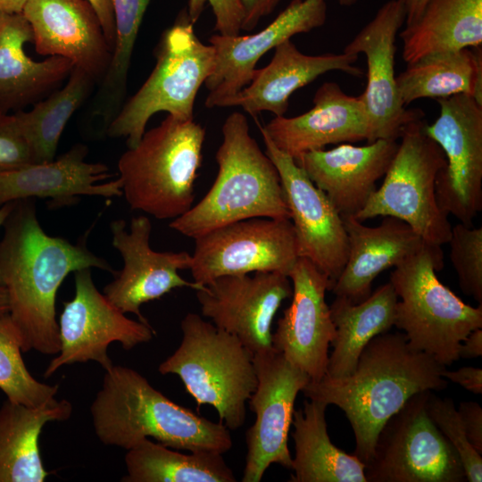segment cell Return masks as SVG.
Instances as JSON below:
<instances>
[{"instance_id": "cell-44", "label": "cell", "mask_w": 482, "mask_h": 482, "mask_svg": "<svg viewBox=\"0 0 482 482\" xmlns=\"http://www.w3.org/2000/svg\"><path fill=\"white\" fill-rule=\"evenodd\" d=\"M94 7L102 25L104 36L114 47L115 43V24L112 8V0H87Z\"/></svg>"}, {"instance_id": "cell-14", "label": "cell", "mask_w": 482, "mask_h": 482, "mask_svg": "<svg viewBox=\"0 0 482 482\" xmlns=\"http://www.w3.org/2000/svg\"><path fill=\"white\" fill-rule=\"evenodd\" d=\"M253 361L257 386L248 401L255 420L245 434L243 482L261 481L272 464L291 469L287 443L295 402L311 380L273 348L254 353Z\"/></svg>"}, {"instance_id": "cell-43", "label": "cell", "mask_w": 482, "mask_h": 482, "mask_svg": "<svg viewBox=\"0 0 482 482\" xmlns=\"http://www.w3.org/2000/svg\"><path fill=\"white\" fill-rule=\"evenodd\" d=\"M442 376L456 383L466 390L476 394H482V369L475 367H462L457 370H443Z\"/></svg>"}, {"instance_id": "cell-22", "label": "cell", "mask_w": 482, "mask_h": 482, "mask_svg": "<svg viewBox=\"0 0 482 482\" xmlns=\"http://www.w3.org/2000/svg\"><path fill=\"white\" fill-rule=\"evenodd\" d=\"M312 102L303 114L275 117L262 126L279 150L297 160L328 145L368 141L370 124L361 96H349L329 81L317 89Z\"/></svg>"}, {"instance_id": "cell-8", "label": "cell", "mask_w": 482, "mask_h": 482, "mask_svg": "<svg viewBox=\"0 0 482 482\" xmlns=\"http://www.w3.org/2000/svg\"><path fill=\"white\" fill-rule=\"evenodd\" d=\"M154 54L151 74L106 128L109 137H127L129 148L138 144L148 120L159 112L193 120L196 95L214 66V49L196 37L187 11L162 33Z\"/></svg>"}, {"instance_id": "cell-16", "label": "cell", "mask_w": 482, "mask_h": 482, "mask_svg": "<svg viewBox=\"0 0 482 482\" xmlns=\"http://www.w3.org/2000/svg\"><path fill=\"white\" fill-rule=\"evenodd\" d=\"M405 19L404 0H389L343 51L356 55L363 53L367 59V86L361 97L370 124L368 143L397 140L407 124L424 116L422 110L406 109L396 84L395 39Z\"/></svg>"}, {"instance_id": "cell-34", "label": "cell", "mask_w": 482, "mask_h": 482, "mask_svg": "<svg viewBox=\"0 0 482 482\" xmlns=\"http://www.w3.org/2000/svg\"><path fill=\"white\" fill-rule=\"evenodd\" d=\"M96 82L86 71L74 67L62 88L33 104L29 111L13 112L34 163L54 159L66 124L89 96Z\"/></svg>"}, {"instance_id": "cell-13", "label": "cell", "mask_w": 482, "mask_h": 482, "mask_svg": "<svg viewBox=\"0 0 482 482\" xmlns=\"http://www.w3.org/2000/svg\"><path fill=\"white\" fill-rule=\"evenodd\" d=\"M73 273L74 296L64 302L58 321L60 350L46 367L45 378L64 365L88 361L107 370L113 365L107 353L112 343L129 351L155 335L150 324L129 319L96 288L91 268Z\"/></svg>"}, {"instance_id": "cell-33", "label": "cell", "mask_w": 482, "mask_h": 482, "mask_svg": "<svg viewBox=\"0 0 482 482\" xmlns=\"http://www.w3.org/2000/svg\"><path fill=\"white\" fill-rule=\"evenodd\" d=\"M186 454L145 438L127 450L123 482H235L222 453L211 451Z\"/></svg>"}, {"instance_id": "cell-40", "label": "cell", "mask_w": 482, "mask_h": 482, "mask_svg": "<svg viewBox=\"0 0 482 482\" xmlns=\"http://www.w3.org/2000/svg\"><path fill=\"white\" fill-rule=\"evenodd\" d=\"M209 4L215 18V30L223 36H237L242 30L243 8L240 0H188L187 14L195 24Z\"/></svg>"}, {"instance_id": "cell-30", "label": "cell", "mask_w": 482, "mask_h": 482, "mask_svg": "<svg viewBox=\"0 0 482 482\" xmlns=\"http://www.w3.org/2000/svg\"><path fill=\"white\" fill-rule=\"evenodd\" d=\"M327 406L322 402L305 400L303 409L294 411L295 457L290 481L367 482L365 464L331 442L325 419Z\"/></svg>"}, {"instance_id": "cell-20", "label": "cell", "mask_w": 482, "mask_h": 482, "mask_svg": "<svg viewBox=\"0 0 482 482\" xmlns=\"http://www.w3.org/2000/svg\"><path fill=\"white\" fill-rule=\"evenodd\" d=\"M327 19L326 0H292L263 29L241 36L212 35L214 66L204 82L207 108L222 107L229 98L246 87L258 61L270 49L297 34L321 27Z\"/></svg>"}, {"instance_id": "cell-25", "label": "cell", "mask_w": 482, "mask_h": 482, "mask_svg": "<svg viewBox=\"0 0 482 482\" xmlns=\"http://www.w3.org/2000/svg\"><path fill=\"white\" fill-rule=\"evenodd\" d=\"M357 60L358 55L345 52L305 54L291 39L286 40L274 48L270 63L262 69H255L251 82L225 101L222 107L238 106L252 116L262 112H270L276 117L284 116L293 93L322 74L339 71L361 77L362 71L354 65Z\"/></svg>"}, {"instance_id": "cell-24", "label": "cell", "mask_w": 482, "mask_h": 482, "mask_svg": "<svg viewBox=\"0 0 482 482\" xmlns=\"http://www.w3.org/2000/svg\"><path fill=\"white\" fill-rule=\"evenodd\" d=\"M88 149L77 144L57 160L30 163L0 173V207L21 199L49 198L54 204H68L79 195L113 197L122 195L118 178L100 162H87Z\"/></svg>"}, {"instance_id": "cell-15", "label": "cell", "mask_w": 482, "mask_h": 482, "mask_svg": "<svg viewBox=\"0 0 482 482\" xmlns=\"http://www.w3.org/2000/svg\"><path fill=\"white\" fill-rule=\"evenodd\" d=\"M266 154L276 166L293 223L299 257L311 261L331 282L347 258L348 240L343 218L327 195L295 161L279 150L259 125Z\"/></svg>"}, {"instance_id": "cell-26", "label": "cell", "mask_w": 482, "mask_h": 482, "mask_svg": "<svg viewBox=\"0 0 482 482\" xmlns=\"http://www.w3.org/2000/svg\"><path fill=\"white\" fill-rule=\"evenodd\" d=\"M342 218L348 253L330 291L354 303L370 296L371 285L381 272L399 265L426 244L406 222L395 217L385 216L376 227L365 226L353 215Z\"/></svg>"}, {"instance_id": "cell-19", "label": "cell", "mask_w": 482, "mask_h": 482, "mask_svg": "<svg viewBox=\"0 0 482 482\" xmlns=\"http://www.w3.org/2000/svg\"><path fill=\"white\" fill-rule=\"evenodd\" d=\"M292 301L272 333V347L311 381L327 371L328 347L335 337L329 306L325 300L331 282L311 261L299 257L288 274Z\"/></svg>"}, {"instance_id": "cell-50", "label": "cell", "mask_w": 482, "mask_h": 482, "mask_svg": "<svg viewBox=\"0 0 482 482\" xmlns=\"http://www.w3.org/2000/svg\"><path fill=\"white\" fill-rule=\"evenodd\" d=\"M339 4L342 6H351L353 5L357 0H337Z\"/></svg>"}, {"instance_id": "cell-9", "label": "cell", "mask_w": 482, "mask_h": 482, "mask_svg": "<svg viewBox=\"0 0 482 482\" xmlns=\"http://www.w3.org/2000/svg\"><path fill=\"white\" fill-rule=\"evenodd\" d=\"M423 118L405 126L381 186L353 217L391 216L406 222L424 242L447 244L452 225L436 196V178L446 164L441 147L425 132Z\"/></svg>"}, {"instance_id": "cell-17", "label": "cell", "mask_w": 482, "mask_h": 482, "mask_svg": "<svg viewBox=\"0 0 482 482\" xmlns=\"http://www.w3.org/2000/svg\"><path fill=\"white\" fill-rule=\"evenodd\" d=\"M110 229L112 245L120 252L123 267L113 274L114 279L105 286L104 294L123 313H133L139 321L149 324L140 311L143 303L160 299L177 287L204 288L179 274L180 270H189L190 253L152 249V224L146 216L133 217L129 229L125 220H115Z\"/></svg>"}, {"instance_id": "cell-41", "label": "cell", "mask_w": 482, "mask_h": 482, "mask_svg": "<svg viewBox=\"0 0 482 482\" xmlns=\"http://www.w3.org/2000/svg\"><path fill=\"white\" fill-rule=\"evenodd\" d=\"M458 411L467 437L475 450L482 453V408L476 402H461Z\"/></svg>"}, {"instance_id": "cell-10", "label": "cell", "mask_w": 482, "mask_h": 482, "mask_svg": "<svg viewBox=\"0 0 482 482\" xmlns=\"http://www.w3.org/2000/svg\"><path fill=\"white\" fill-rule=\"evenodd\" d=\"M431 391L412 395L381 428L367 482H464L459 454L427 411Z\"/></svg>"}, {"instance_id": "cell-32", "label": "cell", "mask_w": 482, "mask_h": 482, "mask_svg": "<svg viewBox=\"0 0 482 482\" xmlns=\"http://www.w3.org/2000/svg\"><path fill=\"white\" fill-rule=\"evenodd\" d=\"M403 105L420 98L464 94L482 104L481 46L432 53L408 63L396 76Z\"/></svg>"}, {"instance_id": "cell-5", "label": "cell", "mask_w": 482, "mask_h": 482, "mask_svg": "<svg viewBox=\"0 0 482 482\" xmlns=\"http://www.w3.org/2000/svg\"><path fill=\"white\" fill-rule=\"evenodd\" d=\"M205 129L168 115L118 161L122 195L133 210L174 220L193 206Z\"/></svg>"}, {"instance_id": "cell-23", "label": "cell", "mask_w": 482, "mask_h": 482, "mask_svg": "<svg viewBox=\"0 0 482 482\" xmlns=\"http://www.w3.org/2000/svg\"><path fill=\"white\" fill-rule=\"evenodd\" d=\"M398 147L396 140L378 139L366 145L343 143L308 152L295 160L322 190L342 217L354 216L377 189Z\"/></svg>"}, {"instance_id": "cell-2", "label": "cell", "mask_w": 482, "mask_h": 482, "mask_svg": "<svg viewBox=\"0 0 482 482\" xmlns=\"http://www.w3.org/2000/svg\"><path fill=\"white\" fill-rule=\"evenodd\" d=\"M445 370L431 355L411 347L403 333L385 332L363 348L353 373L310 380L302 392L345 412L355 438L353 454L366 464L383 426L412 395L447 386Z\"/></svg>"}, {"instance_id": "cell-21", "label": "cell", "mask_w": 482, "mask_h": 482, "mask_svg": "<svg viewBox=\"0 0 482 482\" xmlns=\"http://www.w3.org/2000/svg\"><path fill=\"white\" fill-rule=\"evenodd\" d=\"M21 13L31 28L37 54L66 58L102 81L112 47L87 0H28Z\"/></svg>"}, {"instance_id": "cell-12", "label": "cell", "mask_w": 482, "mask_h": 482, "mask_svg": "<svg viewBox=\"0 0 482 482\" xmlns=\"http://www.w3.org/2000/svg\"><path fill=\"white\" fill-rule=\"evenodd\" d=\"M436 101L439 116L425 132L446 159L436 181L437 204L446 215L473 226L482 210V104L464 94Z\"/></svg>"}, {"instance_id": "cell-27", "label": "cell", "mask_w": 482, "mask_h": 482, "mask_svg": "<svg viewBox=\"0 0 482 482\" xmlns=\"http://www.w3.org/2000/svg\"><path fill=\"white\" fill-rule=\"evenodd\" d=\"M31 41V28L21 12H0L1 112H15L35 104L54 91L74 68L61 56L32 60L24 50Z\"/></svg>"}, {"instance_id": "cell-39", "label": "cell", "mask_w": 482, "mask_h": 482, "mask_svg": "<svg viewBox=\"0 0 482 482\" xmlns=\"http://www.w3.org/2000/svg\"><path fill=\"white\" fill-rule=\"evenodd\" d=\"M34 163L14 114L0 111V173Z\"/></svg>"}, {"instance_id": "cell-48", "label": "cell", "mask_w": 482, "mask_h": 482, "mask_svg": "<svg viewBox=\"0 0 482 482\" xmlns=\"http://www.w3.org/2000/svg\"><path fill=\"white\" fill-rule=\"evenodd\" d=\"M15 202V201H14ZM14 202H10L0 207V228L4 225L7 216L14 206ZM0 285L3 286L2 278L0 275Z\"/></svg>"}, {"instance_id": "cell-42", "label": "cell", "mask_w": 482, "mask_h": 482, "mask_svg": "<svg viewBox=\"0 0 482 482\" xmlns=\"http://www.w3.org/2000/svg\"><path fill=\"white\" fill-rule=\"evenodd\" d=\"M243 8L242 30H253L262 18L271 13L281 0H240Z\"/></svg>"}, {"instance_id": "cell-1", "label": "cell", "mask_w": 482, "mask_h": 482, "mask_svg": "<svg viewBox=\"0 0 482 482\" xmlns=\"http://www.w3.org/2000/svg\"><path fill=\"white\" fill-rule=\"evenodd\" d=\"M0 240V275L8 299V314L23 352L57 354L59 328L55 318L57 291L64 278L84 268L114 274L104 259L85 244L46 233L32 199L14 202Z\"/></svg>"}, {"instance_id": "cell-36", "label": "cell", "mask_w": 482, "mask_h": 482, "mask_svg": "<svg viewBox=\"0 0 482 482\" xmlns=\"http://www.w3.org/2000/svg\"><path fill=\"white\" fill-rule=\"evenodd\" d=\"M19 334L9 314L0 317V389L12 403L40 407L56 400L59 386L37 380L27 369Z\"/></svg>"}, {"instance_id": "cell-46", "label": "cell", "mask_w": 482, "mask_h": 482, "mask_svg": "<svg viewBox=\"0 0 482 482\" xmlns=\"http://www.w3.org/2000/svg\"><path fill=\"white\" fill-rule=\"evenodd\" d=\"M428 0H404L406 7V26L417 21L421 15Z\"/></svg>"}, {"instance_id": "cell-49", "label": "cell", "mask_w": 482, "mask_h": 482, "mask_svg": "<svg viewBox=\"0 0 482 482\" xmlns=\"http://www.w3.org/2000/svg\"><path fill=\"white\" fill-rule=\"evenodd\" d=\"M8 313V299L6 290L0 285V317Z\"/></svg>"}, {"instance_id": "cell-31", "label": "cell", "mask_w": 482, "mask_h": 482, "mask_svg": "<svg viewBox=\"0 0 482 482\" xmlns=\"http://www.w3.org/2000/svg\"><path fill=\"white\" fill-rule=\"evenodd\" d=\"M399 36L407 64L432 53L481 46L482 0H428Z\"/></svg>"}, {"instance_id": "cell-29", "label": "cell", "mask_w": 482, "mask_h": 482, "mask_svg": "<svg viewBox=\"0 0 482 482\" xmlns=\"http://www.w3.org/2000/svg\"><path fill=\"white\" fill-rule=\"evenodd\" d=\"M397 300L390 282L357 303L344 296L335 297L329 305L335 337L325 375L337 378L353 372L367 344L395 326Z\"/></svg>"}, {"instance_id": "cell-4", "label": "cell", "mask_w": 482, "mask_h": 482, "mask_svg": "<svg viewBox=\"0 0 482 482\" xmlns=\"http://www.w3.org/2000/svg\"><path fill=\"white\" fill-rule=\"evenodd\" d=\"M216 152L218 173L203 199L169 227L196 238L235 221L264 217L290 220L278 171L251 136L246 117L230 113Z\"/></svg>"}, {"instance_id": "cell-37", "label": "cell", "mask_w": 482, "mask_h": 482, "mask_svg": "<svg viewBox=\"0 0 482 482\" xmlns=\"http://www.w3.org/2000/svg\"><path fill=\"white\" fill-rule=\"evenodd\" d=\"M447 244L461 289L482 304V228L459 222Z\"/></svg>"}, {"instance_id": "cell-18", "label": "cell", "mask_w": 482, "mask_h": 482, "mask_svg": "<svg viewBox=\"0 0 482 482\" xmlns=\"http://www.w3.org/2000/svg\"><path fill=\"white\" fill-rule=\"evenodd\" d=\"M195 291L203 316L254 353L273 348V319L292 284L283 273L260 271L220 276Z\"/></svg>"}, {"instance_id": "cell-11", "label": "cell", "mask_w": 482, "mask_h": 482, "mask_svg": "<svg viewBox=\"0 0 482 482\" xmlns=\"http://www.w3.org/2000/svg\"><path fill=\"white\" fill-rule=\"evenodd\" d=\"M190 271L207 285L225 275L277 271L288 276L298 255L291 220L256 217L216 228L195 238Z\"/></svg>"}, {"instance_id": "cell-28", "label": "cell", "mask_w": 482, "mask_h": 482, "mask_svg": "<svg viewBox=\"0 0 482 482\" xmlns=\"http://www.w3.org/2000/svg\"><path fill=\"white\" fill-rule=\"evenodd\" d=\"M71 403L57 399L40 407H28L5 400L0 407V482H44L39 438L48 422L65 421Z\"/></svg>"}, {"instance_id": "cell-3", "label": "cell", "mask_w": 482, "mask_h": 482, "mask_svg": "<svg viewBox=\"0 0 482 482\" xmlns=\"http://www.w3.org/2000/svg\"><path fill=\"white\" fill-rule=\"evenodd\" d=\"M94 431L105 445L129 450L152 437L168 447L224 453L233 442L222 422H213L155 389L138 371L122 365L105 370L90 406Z\"/></svg>"}, {"instance_id": "cell-47", "label": "cell", "mask_w": 482, "mask_h": 482, "mask_svg": "<svg viewBox=\"0 0 482 482\" xmlns=\"http://www.w3.org/2000/svg\"><path fill=\"white\" fill-rule=\"evenodd\" d=\"M28 0H0V12L20 13Z\"/></svg>"}, {"instance_id": "cell-45", "label": "cell", "mask_w": 482, "mask_h": 482, "mask_svg": "<svg viewBox=\"0 0 482 482\" xmlns=\"http://www.w3.org/2000/svg\"><path fill=\"white\" fill-rule=\"evenodd\" d=\"M482 355V329L472 330L461 343L459 358L474 359Z\"/></svg>"}, {"instance_id": "cell-35", "label": "cell", "mask_w": 482, "mask_h": 482, "mask_svg": "<svg viewBox=\"0 0 482 482\" xmlns=\"http://www.w3.org/2000/svg\"><path fill=\"white\" fill-rule=\"evenodd\" d=\"M151 0H112L115 43L111 62L102 79L96 113L108 124L122 106L128 72L144 14Z\"/></svg>"}, {"instance_id": "cell-38", "label": "cell", "mask_w": 482, "mask_h": 482, "mask_svg": "<svg viewBox=\"0 0 482 482\" xmlns=\"http://www.w3.org/2000/svg\"><path fill=\"white\" fill-rule=\"evenodd\" d=\"M427 411L459 454L467 481L481 482V454L470 445L453 399L438 397L431 391L427 402Z\"/></svg>"}, {"instance_id": "cell-6", "label": "cell", "mask_w": 482, "mask_h": 482, "mask_svg": "<svg viewBox=\"0 0 482 482\" xmlns=\"http://www.w3.org/2000/svg\"><path fill=\"white\" fill-rule=\"evenodd\" d=\"M444 268L441 245L426 243L395 267L390 283L397 295L395 326L410 345L442 365L458 361L461 343L482 328V304L465 303L437 278Z\"/></svg>"}, {"instance_id": "cell-7", "label": "cell", "mask_w": 482, "mask_h": 482, "mask_svg": "<svg viewBox=\"0 0 482 482\" xmlns=\"http://www.w3.org/2000/svg\"><path fill=\"white\" fill-rule=\"evenodd\" d=\"M180 328L181 342L159 365V372L178 375L198 408L212 405L229 430L239 428L257 386L253 353L196 313H187Z\"/></svg>"}]
</instances>
